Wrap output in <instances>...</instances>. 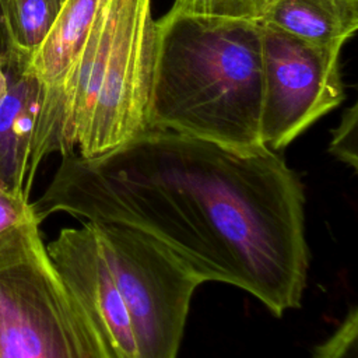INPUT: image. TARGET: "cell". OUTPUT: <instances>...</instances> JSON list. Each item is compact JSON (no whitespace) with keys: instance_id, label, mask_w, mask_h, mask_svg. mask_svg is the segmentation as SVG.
Masks as SVG:
<instances>
[{"instance_id":"cell-17","label":"cell","mask_w":358,"mask_h":358,"mask_svg":"<svg viewBox=\"0 0 358 358\" xmlns=\"http://www.w3.org/2000/svg\"><path fill=\"white\" fill-rule=\"evenodd\" d=\"M8 57H0V102L7 94L8 90V76L6 70V63Z\"/></svg>"},{"instance_id":"cell-1","label":"cell","mask_w":358,"mask_h":358,"mask_svg":"<svg viewBox=\"0 0 358 358\" xmlns=\"http://www.w3.org/2000/svg\"><path fill=\"white\" fill-rule=\"evenodd\" d=\"M62 157L31 203L39 224L59 211L120 224L166 248L201 282L238 287L277 317L301 305L305 196L278 152L151 129L96 158Z\"/></svg>"},{"instance_id":"cell-5","label":"cell","mask_w":358,"mask_h":358,"mask_svg":"<svg viewBox=\"0 0 358 358\" xmlns=\"http://www.w3.org/2000/svg\"><path fill=\"white\" fill-rule=\"evenodd\" d=\"M91 222L123 298L138 358H176L193 292L203 282L150 236L120 224Z\"/></svg>"},{"instance_id":"cell-8","label":"cell","mask_w":358,"mask_h":358,"mask_svg":"<svg viewBox=\"0 0 358 358\" xmlns=\"http://www.w3.org/2000/svg\"><path fill=\"white\" fill-rule=\"evenodd\" d=\"M105 3L106 0H64L50 31L31 59L29 64L43 85L32 147L34 166H39L49 154L60 152L56 98Z\"/></svg>"},{"instance_id":"cell-2","label":"cell","mask_w":358,"mask_h":358,"mask_svg":"<svg viewBox=\"0 0 358 358\" xmlns=\"http://www.w3.org/2000/svg\"><path fill=\"white\" fill-rule=\"evenodd\" d=\"M262 101L259 21L172 10L155 21L148 130L260 148Z\"/></svg>"},{"instance_id":"cell-19","label":"cell","mask_w":358,"mask_h":358,"mask_svg":"<svg viewBox=\"0 0 358 358\" xmlns=\"http://www.w3.org/2000/svg\"><path fill=\"white\" fill-rule=\"evenodd\" d=\"M59 1H60V3H62V4H63V3H64V0H59Z\"/></svg>"},{"instance_id":"cell-3","label":"cell","mask_w":358,"mask_h":358,"mask_svg":"<svg viewBox=\"0 0 358 358\" xmlns=\"http://www.w3.org/2000/svg\"><path fill=\"white\" fill-rule=\"evenodd\" d=\"M151 0H106L56 98L60 154L96 158L148 130Z\"/></svg>"},{"instance_id":"cell-6","label":"cell","mask_w":358,"mask_h":358,"mask_svg":"<svg viewBox=\"0 0 358 358\" xmlns=\"http://www.w3.org/2000/svg\"><path fill=\"white\" fill-rule=\"evenodd\" d=\"M262 144L278 152L344 99L341 46L305 42L262 22Z\"/></svg>"},{"instance_id":"cell-7","label":"cell","mask_w":358,"mask_h":358,"mask_svg":"<svg viewBox=\"0 0 358 358\" xmlns=\"http://www.w3.org/2000/svg\"><path fill=\"white\" fill-rule=\"evenodd\" d=\"M45 248L109 358H138L130 319L95 225L85 221L80 228H63Z\"/></svg>"},{"instance_id":"cell-10","label":"cell","mask_w":358,"mask_h":358,"mask_svg":"<svg viewBox=\"0 0 358 358\" xmlns=\"http://www.w3.org/2000/svg\"><path fill=\"white\" fill-rule=\"evenodd\" d=\"M259 21L320 46L343 48L358 28V14L337 0H274Z\"/></svg>"},{"instance_id":"cell-15","label":"cell","mask_w":358,"mask_h":358,"mask_svg":"<svg viewBox=\"0 0 358 358\" xmlns=\"http://www.w3.org/2000/svg\"><path fill=\"white\" fill-rule=\"evenodd\" d=\"M357 138H358V108L354 103L348 108L338 126L333 130L329 152L333 154L338 161L350 165L354 171L358 166L357 157Z\"/></svg>"},{"instance_id":"cell-13","label":"cell","mask_w":358,"mask_h":358,"mask_svg":"<svg viewBox=\"0 0 358 358\" xmlns=\"http://www.w3.org/2000/svg\"><path fill=\"white\" fill-rule=\"evenodd\" d=\"M34 222L38 221L29 197L8 190L0 180V253L25 227Z\"/></svg>"},{"instance_id":"cell-14","label":"cell","mask_w":358,"mask_h":358,"mask_svg":"<svg viewBox=\"0 0 358 358\" xmlns=\"http://www.w3.org/2000/svg\"><path fill=\"white\" fill-rule=\"evenodd\" d=\"M312 358H358L357 308H351L336 331L315 348Z\"/></svg>"},{"instance_id":"cell-18","label":"cell","mask_w":358,"mask_h":358,"mask_svg":"<svg viewBox=\"0 0 358 358\" xmlns=\"http://www.w3.org/2000/svg\"><path fill=\"white\" fill-rule=\"evenodd\" d=\"M343 7H345L348 11L358 14V0H337Z\"/></svg>"},{"instance_id":"cell-16","label":"cell","mask_w":358,"mask_h":358,"mask_svg":"<svg viewBox=\"0 0 358 358\" xmlns=\"http://www.w3.org/2000/svg\"><path fill=\"white\" fill-rule=\"evenodd\" d=\"M13 53L14 45L8 28L7 0H0V57H10Z\"/></svg>"},{"instance_id":"cell-11","label":"cell","mask_w":358,"mask_h":358,"mask_svg":"<svg viewBox=\"0 0 358 358\" xmlns=\"http://www.w3.org/2000/svg\"><path fill=\"white\" fill-rule=\"evenodd\" d=\"M60 8L59 0H7L14 52L31 60L50 31Z\"/></svg>"},{"instance_id":"cell-9","label":"cell","mask_w":358,"mask_h":358,"mask_svg":"<svg viewBox=\"0 0 358 358\" xmlns=\"http://www.w3.org/2000/svg\"><path fill=\"white\" fill-rule=\"evenodd\" d=\"M29 63L17 52L7 59L8 90L0 102V180L27 197L35 178L31 159L43 96V85Z\"/></svg>"},{"instance_id":"cell-4","label":"cell","mask_w":358,"mask_h":358,"mask_svg":"<svg viewBox=\"0 0 358 358\" xmlns=\"http://www.w3.org/2000/svg\"><path fill=\"white\" fill-rule=\"evenodd\" d=\"M0 358H109L57 275L36 222L0 253Z\"/></svg>"},{"instance_id":"cell-12","label":"cell","mask_w":358,"mask_h":358,"mask_svg":"<svg viewBox=\"0 0 358 358\" xmlns=\"http://www.w3.org/2000/svg\"><path fill=\"white\" fill-rule=\"evenodd\" d=\"M274 0H175L171 10L180 14L259 21Z\"/></svg>"}]
</instances>
